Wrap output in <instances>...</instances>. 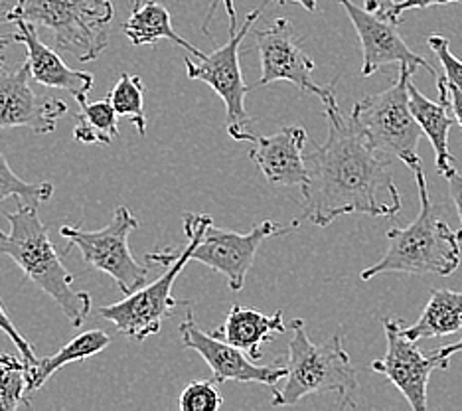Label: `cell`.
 Wrapping results in <instances>:
<instances>
[{
	"mask_svg": "<svg viewBox=\"0 0 462 411\" xmlns=\"http://www.w3.org/2000/svg\"><path fill=\"white\" fill-rule=\"evenodd\" d=\"M387 339L385 356L372 362V370L385 376L403 394L413 411L427 409L429 378L437 368L447 370L448 362L433 356H423L417 341L409 339L402 321L383 319Z\"/></svg>",
	"mask_w": 462,
	"mask_h": 411,
	"instance_id": "13",
	"label": "cell"
},
{
	"mask_svg": "<svg viewBox=\"0 0 462 411\" xmlns=\"http://www.w3.org/2000/svg\"><path fill=\"white\" fill-rule=\"evenodd\" d=\"M338 5L344 6L346 14L350 16L352 24L358 32L360 44H362V76L370 78L374 73L383 68L397 63L399 68H425L430 76H437V70L423 58L415 54V51L407 46V42L402 38V34L395 30L397 24L392 20L377 16L374 13H367L365 8L356 6L352 0H338Z\"/></svg>",
	"mask_w": 462,
	"mask_h": 411,
	"instance_id": "15",
	"label": "cell"
},
{
	"mask_svg": "<svg viewBox=\"0 0 462 411\" xmlns=\"http://www.w3.org/2000/svg\"><path fill=\"white\" fill-rule=\"evenodd\" d=\"M144 81L134 73H121L115 88L107 93L119 117H127L136 126L141 136L146 135V115H144Z\"/></svg>",
	"mask_w": 462,
	"mask_h": 411,
	"instance_id": "24",
	"label": "cell"
},
{
	"mask_svg": "<svg viewBox=\"0 0 462 411\" xmlns=\"http://www.w3.org/2000/svg\"><path fill=\"white\" fill-rule=\"evenodd\" d=\"M413 71L402 66L399 78L390 88L360 99L350 113L377 153L392 161L399 158L407 166L421 163L417 149L425 135L409 105V81Z\"/></svg>",
	"mask_w": 462,
	"mask_h": 411,
	"instance_id": "7",
	"label": "cell"
},
{
	"mask_svg": "<svg viewBox=\"0 0 462 411\" xmlns=\"http://www.w3.org/2000/svg\"><path fill=\"white\" fill-rule=\"evenodd\" d=\"M14 26L18 32H14L13 38L18 44H23L26 48V61L30 66V73H32V79L38 86L69 93L71 98L78 101L79 107L83 103H88V95L93 89V86H96L93 73L71 70L56 50L48 48L44 42L40 40L36 26L23 23V20Z\"/></svg>",
	"mask_w": 462,
	"mask_h": 411,
	"instance_id": "17",
	"label": "cell"
},
{
	"mask_svg": "<svg viewBox=\"0 0 462 411\" xmlns=\"http://www.w3.org/2000/svg\"><path fill=\"white\" fill-rule=\"evenodd\" d=\"M113 16V0H0V24L44 28L60 51L79 61L97 60L109 46Z\"/></svg>",
	"mask_w": 462,
	"mask_h": 411,
	"instance_id": "5",
	"label": "cell"
},
{
	"mask_svg": "<svg viewBox=\"0 0 462 411\" xmlns=\"http://www.w3.org/2000/svg\"><path fill=\"white\" fill-rule=\"evenodd\" d=\"M139 226V220L127 206H117L103 229L86 231L76 226H61L60 234L69 241L68 251L76 248L91 269L109 276L123 294H131L144 287L149 279V267L141 266L129 248V238Z\"/></svg>",
	"mask_w": 462,
	"mask_h": 411,
	"instance_id": "8",
	"label": "cell"
},
{
	"mask_svg": "<svg viewBox=\"0 0 462 411\" xmlns=\"http://www.w3.org/2000/svg\"><path fill=\"white\" fill-rule=\"evenodd\" d=\"M429 48L435 51V56L439 58L440 66L445 70V78L453 83L455 88H458L462 91V60H458L453 51H450V42L448 38L440 36V34H433L427 38Z\"/></svg>",
	"mask_w": 462,
	"mask_h": 411,
	"instance_id": "28",
	"label": "cell"
},
{
	"mask_svg": "<svg viewBox=\"0 0 462 411\" xmlns=\"http://www.w3.org/2000/svg\"><path fill=\"white\" fill-rule=\"evenodd\" d=\"M447 178V182H448V194H450V200H453V204H455V208H457V212H458V220H460V228L457 229V236H458V239L462 241V174L457 171L450 173L448 176H445Z\"/></svg>",
	"mask_w": 462,
	"mask_h": 411,
	"instance_id": "32",
	"label": "cell"
},
{
	"mask_svg": "<svg viewBox=\"0 0 462 411\" xmlns=\"http://www.w3.org/2000/svg\"><path fill=\"white\" fill-rule=\"evenodd\" d=\"M415 176L421 208L407 228L387 231V249L382 259L360 273L362 281H370L382 273H409V276L448 277L460 266V239L448 221L440 218L429 194V182L421 163H415Z\"/></svg>",
	"mask_w": 462,
	"mask_h": 411,
	"instance_id": "2",
	"label": "cell"
},
{
	"mask_svg": "<svg viewBox=\"0 0 462 411\" xmlns=\"http://www.w3.org/2000/svg\"><path fill=\"white\" fill-rule=\"evenodd\" d=\"M255 48L261 63V78L255 88L271 86L275 81H289L300 91H309L324 103L334 98V83L319 86L312 79L314 61L297 44L295 28L287 18H277L263 30L254 32Z\"/></svg>",
	"mask_w": 462,
	"mask_h": 411,
	"instance_id": "11",
	"label": "cell"
},
{
	"mask_svg": "<svg viewBox=\"0 0 462 411\" xmlns=\"http://www.w3.org/2000/svg\"><path fill=\"white\" fill-rule=\"evenodd\" d=\"M28 364L13 354H0V411L30 407Z\"/></svg>",
	"mask_w": 462,
	"mask_h": 411,
	"instance_id": "25",
	"label": "cell"
},
{
	"mask_svg": "<svg viewBox=\"0 0 462 411\" xmlns=\"http://www.w3.org/2000/svg\"><path fill=\"white\" fill-rule=\"evenodd\" d=\"M457 352H462V339L458 342H455V344H448V346L439 348V350L435 352V356L439 358V360L448 362V358L453 356V354H457Z\"/></svg>",
	"mask_w": 462,
	"mask_h": 411,
	"instance_id": "35",
	"label": "cell"
},
{
	"mask_svg": "<svg viewBox=\"0 0 462 411\" xmlns=\"http://www.w3.org/2000/svg\"><path fill=\"white\" fill-rule=\"evenodd\" d=\"M249 151V158L271 184L275 186H299L300 190L309 184L307 149L309 135L299 125L282 126L275 135L255 136Z\"/></svg>",
	"mask_w": 462,
	"mask_h": 411,
	"instance_id": "16",
	"label": "cell"
},
{
	"mask_svg": "<svg viewBox=\"0 0 462 411\" xmlns=\"http://www.w3.org/2000/svg\"><path fill=\"white\" fill-rule=\"evenodd\" d=\"M111 344V339L99 329L78 334L76 339L61 346L56 354L38 358L36 364H28V394H34L61 368L71 362H81L103 352Z\"/></svg>",
	"mask_w": 462,
	"mask_h": 411,
	"instance_id": "21",
	"label": "cell"
},
{
	"mask_svg": "<svg viewBox=\"0 0 462 411\" xmlns=\"http://www.w3.org/2000/svg\"><path fill=\"white\" fill-rule=\"evenodd\" d=\"M275 3H279V5H289V3L300 5L304 10H307V13H310V14L317 13V0H275Z\"/></svg>",
	"mask_w": 462,
	"mask_h": 411,
	"instance_id": "36",
	"label": "cell"
},
{
	"mask_svg": "<svg viewBox=\"0 0 462 411\" xmlns=\"http://www.w3.org/2000/svg\"><path fill=\"white\" fill-rule=\"evenodd\" d=\"M6 220L10 231L5 234L0 229V253L13 259L40 291L58 303L73 329H79L91 313V294L73 289L76 279L51 244L38 206L18 202L14 212H6Z\"/></svg>",
	"mask_w": 462,
	"mask_h": 411,
	"instance_id": "3",
	"label": "cell"
},
{
	"mask_svg": "<svg viewBox=\"0 0 462 411\" xmlns=\"http://www.w3.org/2000/svg\"><path fill=\"white\" fill-rule=\"evenodd\" d=\"M450 3H462V0H402L397 3L392 10L390 20L393 24H399L403 20V14L407 10H425L429 6H439V5H450Z\"/></svg>",
	"mask_w": 462,
	"mask_h": 411,
	"instance_id": "30",
	"label": "cell"
},
{
	"mask_svg": "<svg viewBox=\"0 0 462 411\" xmlns=\"http://www.w3.org/2000/svg\"><path fill=\"white\" fill-rule=\"evenodd\" d=\"M32 81L28 61L13 71L0 73V129L28 126L36 135H48L69 113L64 99L40 95Z\"/></svg>",
	"mask_w": 462,
	"mask_h": 411,
	"instance_id": "14",
	"label": "cell"
},
{
	"mask_svg": "<svg viewBox=\"0 0 462 411\" xmlns=\"http://www.w3.org/2000/svg\"><path fill=\"white\" fill-rule=\"evenodd\" d=\"M224 406V397L216 388V382L212 379H198V382L188 384L180 399H178V407L182 411H217Z\"/></svg>",
	"mask_w": 462,
	"mask_h": 411,
	"instance_id": "27",
	"label": "cell"
},
{
	"mask_svg": "<svg viewBox=\"0 0 462 411\" xmlns=\"http://www.w3.org/2000/svg\"><path fill=\"white\" fill-rule=\"evenodd\" d=\"M292 336L289 341L287 368L282 389L273 388L271 406L287 407L295 406L300 399L332 392L338 396V407H356L358 397V372L350 360L348 350L344 348L342 334H334L324 344L310 342L304 321H291Z\"/></svg>",
	"mask_w": 462,
	"mask_h": 411,
	"instance_id": "4",
	"label": "cell"
},
{
	"mask_svg": "<svg viewBox=\"0 0 462 411\" xmlns=\"http://www.w3.org/2000/svg\"><path fill=\"white\" fill-rule=\"evenodd\" d=\"M123 34L129 38L133 46H154L161 40H171L176 46L188 50V54L202 60L206 54L198 50L190 42L184 40L180 34H176L172 26V16L168 10L156 3V0H146V3H134L131 16L127 23H123Z\"/></svg>",
	"mask_w": 462,
	"mask_h": 411,
	"instance_id": "20",
	"label": "cell"
},
{
	"mask_svg": "<svg viewBox=\"0 0 462 411\" xmlns=\"http://www.w3.org/2000/svg\"><path fill=\"white\" fill-rule=\"evenodd\" d=\"M180 339L184 348L194 350L204 358L212 370V379L216 384L224 382H241V384H263L275 388L281 379H285L289 368L285 360H277L275 364L261 366L255 360L239 350L237 346L217 339L212 332H204L199 329L192 304L186 301V314L180 324Z\"/></svg>",
	"mask_w": 462,
	"mask_h": 411,
	"instance_id": "12",
	"label": "cell"
},
{
	"mask_svg": "<svg viewBox=\"0 0 462 411\" xmlns=\"http://www.w3.org/2000/svg\"><path fill=\"white\" fill-rule=\"evenodd\" d=\"M437 88L439 101H430L415 88L413 81H409V105H411L415 119L421 125L427 139L433 145L439 174L448 176L457 168L453 154L448 151V133L450 126L457 123V117L450 107L447 78H437Z\"/></svg>",
	"mask_w": 462,
	"mask_h": 411,
	"instance_id": "18",
	"label": "cell"
},
{
	"mask_svg": "<svg viewBox=\"0 0 462 411\" xmlns=\"http://www.w3.org/2000/svg\"><path fill=\"white\" fill-rule=\"evenodd\" d=\"M14 42V38H13V34H8V36H5L3 32H0V71L5 70V51H6V48L13 44Z\"/></svg>",
	"mask_w": 462,
	"mask_h": 411,
	"instance_id": "37",
	"label": "cell"
},
{
	"mask_svg": "<svg viewBox=\"0 0 462 411\" xmlns=\"http://www.w3.org/2000/svg\"><path fill=\"white\" fill-rule=\"evenodd\" d=\"M328 136L307 153L309 184L302 188L299 221L327 228L336 218L365 214L392 218L402 210L392 158L377 153L352 117H344L336 95L324 101Z\"/></svg>",
	"mask_w": 462,
	"mask_h": 411,
	"instance_id": "1",
	"label": "cell"
},
{
	"mask_svg": "<svg viewBox=\"0 0 462 411\" xmlns=\"http://www.w3.org/2000/svg\"><path fill=\"white\" fill-rule=\"evenodd\" d=\"M73 126V139L79 145L107 146L119 136V113L109 99L83 103Z\"/></svg>",
	"mask_w": 462,
	"mask_h": 411,
	"instance_id": "23",
	"label": "cell"
},
{
	"mask_svg": "<svg viewBox=\"0 0 462 411\" xmlns=\"http://www.w3.org/2000/svg\"><path fill=\"white\" fill-rule=\"evenodd\" d=\"M462 329V293L450 289L430 291V297L419 321L405 329V334L413 341L439 339V336L455 334Z\"/></svg>",
	"mask_w": 462,
	"mask_h": 411,
	"instance_id": "22",
	"label": "cell"
},
{
	"mask_svg": "<svg viewBox=\"0 0 462 411\" xmlns=\"http://www.w3.org/2000/svg\"><path fill=\"white\" fill-rule=\"evenodd\" d=\"M395 5H397L395 0H365L364 8L367 10V13H374L377 16L390 20V14H392V10H393Z\"/></svg>",
	"mask_w": 462,
	"mask_h": 411,
	"instance_id": "33",
	"label": "cell"
},
{
	"mask_svg": "<svg viewBox=\"0 0 462 411\" xmlns=\"http://www.w3.org/2000/svg\"><path fill=\"white\" fill-rule=\"evenodd\" d=\"M299 226V220H292L291 226L265 220L247 231V234H237V231L217 228L212 221V224H208L202 238H199L196 248L192 249L190 261H198L209 269L222 273L229 283V289L237 293L244 289L247 273L254 267L261 244L269 238L291 234Z\"/></svg>",
	"mask_w": 462,
	"mask_h": 411,
	"instance_id": "10",
	"label": "cell"
},
{
	"mask_svg": "<svg viewBox=\"0 0 462 411\" xmlns=\"http://www.w3.org/2000/svg\"><path fill=\"white\" fill-rule=\"evenodd\" d=\"M0 331H3V332L8 336V339L14 342V346L18 348V352H20V356L24 358L26 364H36V362H38V356H36V352H34V346L30 344V342L24 339V336L18 332L14 322L10 321V316L6 314L5 307H3V303H0Z\"/></svg>",
	"mask_w": 462,
	"mask_h": 411,
	"instance_id": "29",
	"label": "cell"
},
{
	"mask_svg": "<svg viewBox=\"0 0 462 411\" xmlns=\"http://www.w3.org/2000/svg\"><path fill=\"white\" fill-rule=\"evenodd\" d=\"M219 5H224L226 13H227V18H229V34H234V32L237 30V10H236V3L234 0H212V5H209L208 13L204 16V24H202V32L206 36H209V23L214 20V14H216V8Z\"/></svg>",
	"mask_w": 462,
	"mask_h": 411,
	"instance_id": "31",
	"label": "cell"
},
{
	"mask_svg": "<svg viewBox=\"0 0 462 411\" xmlns=\"http://www.w3.org/2000/svg\"><path fill=\"white\" fill-rule=\"evenodd\" d=\"M54 194V186L50 182H26L10 168L5 154L0 153V202L6 198H16L18 202L40 206Z\"/></svg>",
	"mask_w": 462,
	"mask_h": 411,
	"instance_id": "26",
	"label": "cell"
},
{
	"mask_svg": "<svg viewBox=\"0 0 462 411\" xmlns=\"http://www.w3.org/2000/svg\"><path fill=\"white\" fill-rule=\"evenodd\" d=\"M448 86V99H450V107H453V113L457 117V123L462 126V91L458 88H455L453 83L447 79Z\"/></svg>",
	"mask_w": 462,
	"mask_h": 411,
	"instance_id": "34",
	"label": "cell"
},
{
	"mask_svg": "<svg viewBox=\"0 0 462 411\" xmlns=\"http://www.w3.org/2000/svg\"><path fill=\"white\" fill-rule=\"evenodd\" d=\"M182 220L188 241L182 249H176L174 261L166 267L162 276L154 283L144 285V287L136 289L131 294H125L123 301L99 307V314L103 319L113 322L115 329L133 341L143 342L149 336L159 334L162 322L168 316H172V311L178 304L186 303L172 297V287L178 276L186 267V263L190 261V253L196 248L199 238H202L204 229L214 220L208 214L194 212H186Z\"/></svg>",
	"mask_w": 462,
	"mask_h": 411,
	"instance_id": "6",
	"label": "cell"
},
{
	"mask_svg": "<svg viewBox=\"0 0 462 411\" xmlns=\"http://www.w3.org/2000/svg\"><path fill=\"white\" fill-rule=\"evenodd\" d=\"M267 3L269 0H265V3L257 6L255 10H251L245 16L244 24H241L234 34H229V40L226 44L217 46L212 54H206L198 61H192L190 58L184 60L188 78L208 83V86L219 95V99L224 101L227 133L231 139H236L239 143L254 139V133L249 131L251 117L245 109V98L251 88L245 83L239 66L241 42L245 40L251 26H254L259 16L263 14Z\"/></svg>",
	"mask_w": 462,
	"mask_h": 411,
	"instance_id": "9",
	"label": "cell"
},
{
	"mask_svg": "<svg viewBox=\"0 0 462 411\" xmlns=\"http://www.w3.org/2000/svg\"><path fill=\"white\" fill-rule=\"evenodd\" d=\"M282 316H285L282 309L273 314H265L255 309H245L241 304H234L226 314L224 324L219 329H214L212 334L237 346L251 360L257 362L263 356L261 346L269 342L273 334H282L287 331Z\"/></svg>",
	"mask_w": 462,
	"mask_h": 411,
	"instance_id": "19",
	"label": "cell"
}]
</instances>
